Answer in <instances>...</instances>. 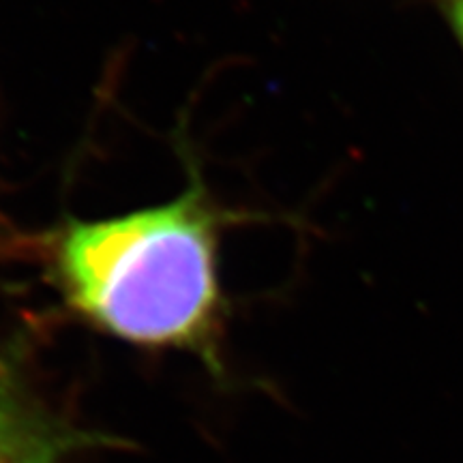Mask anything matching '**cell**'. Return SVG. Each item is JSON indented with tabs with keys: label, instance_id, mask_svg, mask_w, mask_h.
Instances as JSON below:
<instances>
[{
	"label": "cell",
	"instance_id": "6da1fadb",
	"mask_svg": "<svg viewBox=\"0 0 463 463\" xmlns=\"http://www.w3.org/2000/svg\"><path fill=\"white\" fill-rule=\"evenodd\" d=\"M176 198L101 219H69L45 249L52 288L101 333L217 363L225 211L194 165Z\"/></svg>",
	"mask_w": 463,
	"mask_h": 463
},
{
	"label": "cell",
	"instance_id": "3957f363",
	"mask_svg": "<svg viewBox=\"0 0 463 463\" xmlns=\"http://www.w3.org/2000/svg\"><path fill=\"white\" fill-rule=\"evenodd\" d=\"M463 54V0H430Z\"/></svg>",
	"mask_w": 463,
	"mask_h": 463
},
{
	"label": "cell",
	"instance_id": "7a4b0ae2",
	"mask_svg": "<svg viewBox=\"0 0 463 463\" xmlns=\"http://www.w3.org/2000/svg\"><path fill=\"white\" fill-rule=\"evenodd\" d=\"M95 442L34 392L15 345L0 354V463H62Z\"/></svg>",
	"mask_w": 463,
	"mask_h": 463
}]
</instances>
